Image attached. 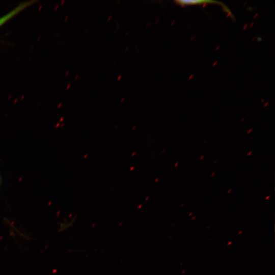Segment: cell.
<instances>
[{
  "label": "cell",
  "instance_id": "1",
  "mask_svg": "<svg viewBox=\"0 0 275 275\" xmlns=\"http://www.w3.org/2000/svg\"><path fill=\"white\" fill-rule=\"evenodd\" d=\"M210 1H177L176 3L181 6H186L195 4H201L202 3L209 2Z\"/></svg>",
  "mask_w": 275,
  "mask_h": 275
},
{
  "label": "cell",
  "instance_id": "2",
  "mask_svg": "<svg viewBox=\"0 0 275 275\" xmlns=\"http://www.w3.org/2000/svg\"><path fill=\"white\" fill-rule=\"evenodd\" d=\"M252 129L249 130V131L248 132V133H249L250 132H251Z\"/></svg>",
  "mask_w": 275,
  "mask_h": 275
},
{
  "label": "cell",
  "instance_id": "3",
  "mask_svg": "<svg viewBox=\"0 0 275 275\" xmlns=\"http://www.w3.org/2000/svg\"><path fill=\"white\" fill-rule=\"evenodd\" d=\"M251 153H252V152H251H251H249V153H248V155H250V154H251Z\"/></svg>",
  "mask_w": 275,
  "mask_h": 275
},
{
  "label": "cell",
  "instance_id": "4",
  "mask_svg": "<svg viewBox=\"0 0 275 275\" xmlns=\"http://www.w3.org/2000/svg\"><path fill=\"white\" fill-rule=\"evenodd\" d=\"M204 157V155H203L201 158H200V159H202Z\"/></svg>",
  "mask_w": 275,
  "mask_h": 275
},
{
  "label": "cell",
  "instance_id": "5",
  "mask_svg": "<svg viewBox=\"0 0 275 275\" xmlns=\"http://www.w3.org/2000/svg\"><path fill=\"white\" fill-rule=\"evenodd\" d=\"M231 191V189L229 190L228 191V193L230 192Z\"/></svg>",
  "mask_w": 275,
  "mask_h": 275
},
{
  "label": "cell",
  "instance_id": "6",
  "mask_svg": "<svg viewBox=\"0 0 275 275\" xmlns=\"http://www.w3.org/2000/svg\"><path fill=\"white\" fill-rule=\"evenodd\" d=\"M213 175H214V173H213L211 176H213Z\"/></svg>",
  "mask_w": 275,
  "mask_h": 275
}]
</instances>
